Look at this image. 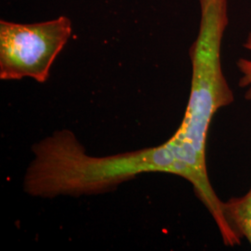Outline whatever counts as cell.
Segmentation results:
<instances>
[{"mask_svg":"<svg viewBox=\"0 0 251 251\" xmlns=\"http://www.w3.org/2000/svg\"><path fill=\"white\" fill-rule=\"evenodd\" d=\"M72 35L66 16L36 24L0 21V79L30 77L45 83L51 65Z\"/></svg>","mask_w":251,"mask_h":251,"instance_id":"cell-2","label":"cell"},{"mask_svg":"<svg viewBox=\"0 0 251 251\" xmlns=\"http://www.w3.org/2000/svg\"><path fill=\"white\" fill-rule=\"evenodd\" d=\"M224 213L233 233L251 247V186L244 196L224 201Z\"/></svg>","mask_w":251,"mask_h":251,"instance_id":"cell-3","label":"cell"},{"mask_svg":"<svg viewBox=\"0 0 251 251\" xmlns=\"http://www.w3.org/2000/svg\"><path fill=\"white\" fill-rule=\"evenodd\" d=\"M243 47L251 53V32L249 33ZM236 65L241 75L239 79V87L246 89L245 98L248 100H251V58H240L236 62Z\"/></svg>","mask_w":251,"mask_h":251,"instance_id":"cell-4","label":"cell"},{"mask_svg":"<svg viewBox=\"0 0 251 251\" xmlns=\"http://www.w3.org/2000/svg\"><path fill=\"white\" fill-rule=\"evenodd\" d=\"M34 159L24 187L36 198L106 193L144 173L176 175L178 168L167 144L108 156H91L72 131L57 130L33 146Z\"/></svg>","mask_w":251,"mask_h":251,"instance_id":"cell-1","label":"cell"}]
</instances>
